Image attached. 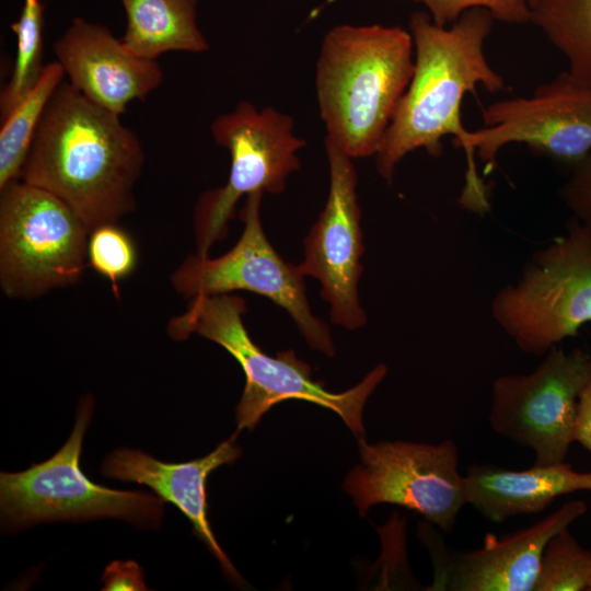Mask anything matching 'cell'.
Masks as SVG:
<instances>
[{
  "mask_svg": "<svg viewBox=\"0 0 591 591\" xmlns=\"http://www.w3.org/2000/svg\"><path fill=\"white\" fill-rule=\"evenodd\" d=\"M137 135L119 116L61 82L36 129L19 179L69 206L92 231L136 208L144 165Z\"/></svg>",
  "mask_w": 591,
  "mask_h": 591,
  "instance_id": "1",
  "label": "cell"
},
{
  "mask_svg": "<svg viewBox=\"0 0 591 591\" xmlns=\"http://www.w3.org/2000/svg\"><path fill=\"white\" fill-rule=\"evenodd\" d=\"M494 21L482 8L464 12L449 26L437 25L427 11L412 13L414 72L374 155L384 179L392 181L397 164L417 149L439 157L447 136L464 149L471 132L461 117L465 94L479 84L490 93L506 88L484 50Z\"/></svg>",
  "mask_w": 591,
  "mask_h": 591,
  "instance_id": "2",
  "label": "cell"
},
{
  "mask_svg": "<svg viewBox=\"0 0 591 591\" xmlns=\"http://www.w3.org/2000/svg\"><path fill=\"white\" fill-rule=\"evenodd\" d=\"M409 31L339 24L324 35L315 89L325 139L351 159L375 155L414 72Z\"/></svg>",
  "mask_w": 591,
  "mask_h": 591,
  "instance_id": "3",
  "label": "cell"
},
{
  "mask_svg": "<svg viewBox=\"0 0 591 591\" xmlns=\"http://www.w3.org/2000/svg\"><path fill=\"white\" fill-rule=\"evenodd\" d=\"M245 301L241 297L230 293L199 296L167 325V333L174 340L200 335L220 345L240 363L245 386L235 409L237 431L253 430L274 405L300 399L331 409L358 438L363 437V408L385 378L386 366H376L345 392H329L322 382L313 380L311 367L293 350L280 351L275 357L264 352L245 328Z\"/></svg>",
  "mask_w": 591,
  "mask_h": 591,
  "instance_id": "4",
  "label": "cell"
},
{
  "mask_svg": "<svg viewBox=\"0 0 591 591\" xmlns=\"http://www.w3.org/2000/svg\"><path fill=\"white\" fill-rule=\"evenodd\" d=\"M484 128L471 131L463 149L466 159L462 207L478 215L490 208L489 189L478 175L475 155L485 173L507 144H525L532 153L575 167L591 152V88L563 71L538 85L531 96L500 100L482 112Z\"/></svg>",
  "mask_w": 591,
  "mask_h": 591,
  "instance_id": "5",
  "label": "cell"
},
{
  "mask_svg": "<svg viewBox=\"0 0 591 591\" xmlns=\"http://www.w3.org/2000/svg\"><path fill=\"white\" fill-rule=\"evenodd\" d=\"M494 321L524 354L543 357L591 322V227L578 220L536 250L493 298Z\"/></svg>",
  "mask_w": 591,
  "mask_h": 591,
  "instance_id": "6",
  "label": "cell"
},
{
  "mask_svg": "<svg viewBox=\"0 0 591 591\" xmlns=\"http://www.w3.org/2000/svg\"><path fill=\"white\" fill-rule=\"evenodd\" d=\"M91 230L62 200L23 182L0 189V286L33 299L74 285L88 260Z\"/></svg>",
  "mask_w": 591,
  "mask_h": 591,
  "instance_id": "7",
  "label": "cell"
},
{
  "mask_svg": "<svg viewBox=\"0 0 591 591\" xmlns=\"http://www.w3.org/2000/svg\"><path fill=\"white\" fill-rule=\"evenodd\" d=\"M85 396L77 409L73 430L50 459L19 473H1L0 507L5 524L18 528L43 521L124 519L157 528L165 500L143 491L115 490L89 479L80 468L82 441L93 414Z\"/></svg>",
  "mask_w": 591,
  "mask_h": 591,
  "instance_id": "8",
  "label": "cell"
},
{
  "mask_svg": "<svg viewBox=\"0 0 591 591\" xmlns=\"http://www.w3.org/2000/svg\"><path fill=\"white\" fill-rule=\"evenodd\" d=\"M210 129L216 143L229 151L231 166L227 183L205 192L197 202L196 255L200 257L227 236L241 197L285 190L289 175L300 169L298 152L306 144L296 135L291 116L273 107L258 109L247 101L218 116Z\"/></svg>",
  "mask_w": 591,
  "mask_h": 591,
  "instance_id": "9",
  "label": "cell"
},
{
  "mask_svg": "<svg viewBox=\"0 0 591 591\" xmlns=\"http://www.w3.org/2000/svg\"><path fill=\"white\" fill-rule=\"evenodd\" d=\"M529 373L502 374L491 385L488 422L500 437L534 453L537 465L565 461L578 399L591 379V355L553 347Z\"/></svg>",
  "mask_w": 591,
  "mask_h": 591,
  "instance_id": "10",
  "label": "cell"
},
{
  "mask_svg": "<svg viewBox=\"0 0 591 591\" xmlns=\"http://www.w3.org/2000/svg\"><path fill=\"white\" fill-rule=\"evenodd\" d=\"M263 195L254 192L246 196L240 212L243 232L229 252L217 258L189 256L173 273L171 282L179 294L190 299L236 290L264 296L289 313L311 349L333 357L329 329L310 309L305 276L298 266L285 262L265 235L260 221Z\"/></svg>",
  "mask_w": 591,
  "mask_h": 591,
  "instance_id": "11",
  "label": "cell"
},
{
  "mask_svg": "<svg viewBox=\"0 0 591 591\" xmlns=\"http://www.w3.org/2000/svg\"><path fill=\"white\" fill-rule=\"evenodd\" d=\"M361 463L344 488L362 518L375 505L391 503L415 511L442 531L451 532L467 505L459 450L452 439L438 444L358 438Z\"/></svg>",
  "mask_w": 591,
  "mask_h": 591,
  "instance_id": "12",
  "label": "cell"
},
{
  "mask_svg": "<svg viewBox=\"0 0 591 591\" xmlns=\"http://www.w3.org/2000/svg\"><path fill=\"white\" fill-rule=\"evenodd\" d=\"M324 147L329 169L328 195L304 240V259L298 267L304 276L320 281L332 322L356 329L367 323L358 296L364 246L357 172L354 159L326 139Z\"/></svg>",
  "mask_w": 591,
  "mask_h": 591,
  "instance_id": "13",
  "label": "cell"
},
{
  "mask_svg": "<svg viewBox=\"0 0 591 591\" xmlns=\"http://www.w3.org/2000/svg\"><path fill=\"white\" fill-rule=\"evenodd\" d=\"M588 510L586 502L570 500L536 523L497 537L487 533L482 547L457 551L433 544L432 590L533 591L543 551L558 532L568 529Z\"/></svg>",
  "mask_w": 591,
  "mask_h": 591,
  "instance_id": "14",
  "label": "cell"
},
{
  "mask_svg": "<svg viewBox=\"0 0 591 591\" xmlns=\"http://www.w3.org/2000/svg\"><path fill=\"white\" fill-rule=\"evenodd\" d=\"M53 50L69 83L102 108L120 116L163 82L157 60L131 54L102 24L76 18Z\"/></svg>",
  "mask_w": 591,
  "mask_h": 591,
  "instance_id": "15",
  "label": "cell"
},
{
  "mask_svg": "<svg viewBox=\"0 0 591 591\" xmlns=\"http://www.w3.org/2000/svg\"><path fill=\"white\" fill-rule=\"evenodd\" d=\"M236 432L206 456L189 462L166 463L134 449H117L103 462L105 476L123 482L144 484L159 497L173 503L189 520L194 533L220 563L224 575L234 583L242 577L222 551L208 519L207 479L219 466L232 464L241 456Z\"/></svg>",
  "mask_w": 591,
  "mask_h": 591,
  "instance_id": "16",
  "label": "cell"
},
{
  "mask_svg": "<svg viewBox=\"0 0 591 591\" xmlns=\"http://www.w3.org/2000/svg\"><path fill=\"white\" fill-rule=\"evenodd\" d=\"M466 503L488 521L502 523L511 518L545 510L556 498L591 493V471L579 472L568 463L508 470L490 463H472L464 474Z\"/></svg>",
  "mask_w": 591,
  "mask_h": 591,
  "instance_id": "17",
  "label": "cell"
},
{
  "mask_svg": "<svg viewBox=\"0 0 591 591\" xmlns=\"http://www.w3.org/2000/svg\"><path fill=\"white\" fill-rule=\"evenodd\" d=\"M126 30L120 38L134 55L157 60L167 51L205 53L209 43L197 24L198 0H120Z\"/></svg>",
  "mask_w": 591,
  "mask_h": 591,
  "instance_id": "18",
  "label": "cell"
},
{
  "mask_svg": "<svg viewBox=\"0 0 591 591\" xmlns=\"http://www.w3.org/2000/svg\"><path fill=\"white\" fill-rule=\"evenodd\" d=\"M530 22L568 61V72L591 88V0H538Z\"/></svg>",
  "mask_w": 591,
  "mask_h": 591,
  "instance_id": "19",
  "label": "cell"
},
{
  "mask_svg": "<svg viewBox=\"0 0 591 591\" xmlns=\"http://www.w3.org/2000/svg\"><path fill=\"white\" fill-rule=\"evenodd\" d=\"M63 77V69L57 60L45 65L32 90L1 119L0 189L20 178L46 106Z\"/></svg>",
  "mask_w": 591,
  "mask_h": 591,
  "instance_id": "20",
  "label": "cell"
},
{
  "mask_svg": "<svg viewBox=\"0 0 591 591\" xmlns=\"http://www.w3.org/2000/svg\"><path fill=\"white\" fill-rule=\"evenodd\" d=\"M44 4H24L11 30L16 36V54L11 78L0 94L1 119L32 90L44 66L43 53Z\"/></svg>",
  "mask_w": 591,
  "mask_h": 591,
  "instance_id": "21",
  "label": "cell"
},
{
  "mask_svg": "<svg viewBox=\"0 0 591 591\" xmlns=\"http://www.w3.org/2000/svg\"><path fill=\"white\" fill-rule=\"evenodd\" d=\"M591 579V551L564 529L546 544L533 591H587Z\"/></svg>",
  "mask_w": 591,
  "mask_h": 591,
  "instance_id": "22",
  "label": "cell"
},
{
  "mask_svg": "<svg viewBox=\"0 0 591 591\" xmlns=\"http://www.w3.org/2000/svg\"><path fill=\"white\" fill-rule=\"evenodd\" d=\"M88 262L111 282L114 294L119 297V282L136 268L137 250L129 234L117 223L103 224L90 232Z\"/></svg>",
  "mask_w": 591,
  "mask_h": 591,
  "instance_id": "23",
  "label": "cell"
},
{
  "mask_svg": "<svg viewBox=\"0 0 591 591\" xmlns=\"http://www.w3.org/2000/svg\"><path fill=\"white\" fill-rule=\"evenodd\" d=\"M422 4L431 20L440 26H449L460 16L475 8L489 11L495 20L508 24H526L531 8L526 0H402Z\"/></svg>",
  "mask_w": 591,
  "mask_h": 591,
  "instance_id": "24",
  "label": "cell"
},
{
  "mask_svg": "<svg viewBox=\"0 0 591 591\" xmlns=\"http://www.w3.org/2000/svg\"><path fill=\"white\" fill-rule=\"evenodd\" d=\"M560 197L576 220L591 227V152L573 167Z\"/></svg>",
  "mask_w": 591,
  "mask_h": 591,
  "instance_id": "25",
  "label": "cell"
},
{
  "mask_svg": "<svg viewBox=\"0 0 591 591\" xmlns=\"http://www.w3.org/2000/svg\"><path fill=\"white\" fill-rule=\"evenodd\" d=\"M102 580L103 590H147L143 572L132 560L113 561L106 567Z\"/></svg>",
  "mask_w": 591,
  "mask_h": 591,
  "instance_id": "26",
  "label": "cell"
},
{
  "mask_svg": "<svg viewBox=\"0 0 591 591\" xmlns=\"http://www.w3.org/2000/svg\"><path fill=\"white\" fill-rule=\"evenodd\" d=\"M573 442H578L591 453V379L578 399Z\"/></svg>",
  "mask_w": 591,
  "mask_h": 591,
  "instance_id": "27",
  "label": "cell"
},
{
  "mask_svg": "<svg viewBox=\"0 0 591 591\" xmlns=\"http://www.w3.org/2000/svg\"><path fill=\"white\" fill-rule=\"evenodd\" d=\"M39 1H40V0H24V4L33 5V4L38 3Z\"/></svg>",
  "mask_w": 591,
  "mask_h": 591,
  "instance_id": "28",
  "label": "cell"
},
{
  "mask_svg": "<svg viewBox=\"0 0 591 591\" xmlns=\"http://www.w3.org/2000/svg\"><path fill=\"white\" fill-rule=\"evenodd\" d=\"M526 1H528V3H529L530 8H532V7L535 5V3H536L538 0H526Z\"/></svg>",
  "mask_w": 591,
  "mask_h": 591,
  "instance_id": "29",
  "label": "cell"
},
{
  "mask_svg": "<svg viewBox=\"0 0 591 591\" xmlns=\"http://www.w3.org/2000/svg\"><path fill=\"white\" fill-rule=\"evenodd\" d=\"M587 591H591V579H590V581H589V586H588V588H587Z\"/></svg>",
  "mask_w": 591,
  "mask_h": 591,
  "instance_id": "30",
  "label": "cell"
}]
</instances>
